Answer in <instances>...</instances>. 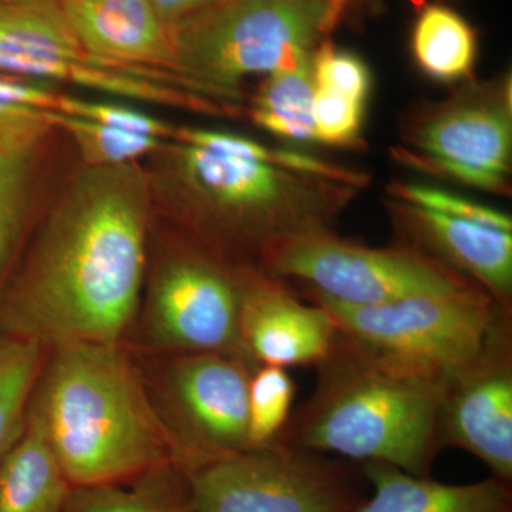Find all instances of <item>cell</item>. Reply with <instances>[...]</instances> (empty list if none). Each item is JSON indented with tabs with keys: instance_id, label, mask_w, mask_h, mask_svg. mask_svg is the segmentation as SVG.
<instances>
[{
	"instance_id": "83f0119b",
	"label": "cell",
	"mask_w": 512,
	"mask_h": 512,
	"mask_svg": "<svg viewBox=\"0 0 512 512\" xmlns=\"http://www.w3.org/2000/svg\"><path fill=\"white\" fill-rule=\"evenodd\" d=\"M396 195L407 205H413V207L439 212L447 217L477 222L485 227L512 232L511 218L504 212L493 210V208L466 200V198L458 197L450 192L424 187V185H399Z\"/></svg>"
},
{
	"instance_id": "8992f818",
	"label": "cell",
	"mask_w": 512,
	"mask_h": 512,
	"mask_svg": "<svg viewBox=\"0 0 512 512\" xmlns=\"http://www.w3.org/2000/svg\"><path fill=\"white\" fill-rule=\"evenodd\" d=\"M330 28L322 0H214L174 25L175 77L184 89L234 99L248 77L312 55Z\"/></svg>"
},
{
	"instance_id": "4dcf8cb0",
	"label": "cell",
	"mask_w": 512,
	"mask_h": 512,
	"mask_svg": "<svg viewBox=\"0 0 512 512\" xmlns=\"http://www.w3.org/2000/svg\"><path fill=\"white\" fill-rule=\"evenodd\" d=\"M60 94L50 92L39 84L25 82L22 77L0 73V101L23 104L43 110H56Z\"/></svg>"
},
{
	"instance_id": "836d02e7",
	"label": "cell",
	"mask_w": 512,
	"mask_h": 512,
	"mask_svg": "<svg viewBox=\"0 0 512 512\" xmlns=\"http://www.w3.org/2000/svg\"><path fill=\"white\" fill-rule=\"evenodd\" d=\"M0 2H10V0H0Z\"/></svg>"
},
{
	"instance_id": "7402d4cb",
	"label": "cell",
	"mask_w": 512,
	"mask_h": 512,
	"mask_svg": "<svg viewBox=\"0 0 512 512\" xmlns=\"http://www.w3.org/2000/svg\"><path fill=\"white\" fill-rule=\"evenodd\" d=\"M167 467V466H165ZM164 467L138 477V483H123L72 488L66 512H195L187 478L183 483Z\"/></svg>"
},
{
	"instance_id": "4fadbf2b",
	"label": "cell",
	"mask_w": 512,
	"mask_h": 512,
	"mask_svg": "<svg viewBox=\"0 0 512 512\" xmlns=\"http://www.w3.org/2000/svg\"><path fill=\"white\" fill-rule=\"evenodd\" d=\"M424 164L483 190H500L510 171V101H456L434 114L416 137Z\"/></svg>"
},
{
	"instance_id": "30bf717a",
	"label": "cell",
	"mask_w": 512,
	"mask_h": 512,
	"mask_svg": "<svg viewBox=\"0 0 512 512\" xmlns=\"http://www.w3.org/2000/svg\"><path fill=\"white\" fill-rule=\"evenodd\" d=\"M241 275L195 252L161 265L146 303L151 345L178 355L222 353L256 366L241 339Z\"/></svg>"
},
{
	"instance_id": "e0dca14e",
	"label": "cell",
	"mask_w": 512,
	"mask_h": 512,
	"mask_svg": "<svg viewBox=\"0 0 512 512\" xmlns=\"http://www.w3.org/2000/svg\"><path fill=\"white\" fill-rule=\"evenodd\" d=\"M362 473L373 494L348 512H512L511 484L495 477L443 484L383 463H363Z\"/></svg>"
},
{
	"instance_id": "f546056e",
	"label": "cell",
	"mask_w": 512,
	"mask_h": 512,
	"mask_svg": "<svg viewBox=\"0 0 512 512\" xmlns=\"http://www.w3.org/2000/svg\"><path fill=\"white\" fill-rule=\"evenodd\" d=\"M173 138L177 143L202 148L221 156L244 158V160L281 167V150H271L264 144L256 143L251 138L237 136V134L204 130V128H175Z\"/></svg>"
},
{
	"instance_id": "1f68e13d",
	"label": "cell",
	"mask_w": 512,
	"mask_h": 512,
	"mask_svg": "<svg viewBox=\"0 0 512 512\" xmlns=\"http://www.w3.org/2000/svg\"><path fill=\"white\" fill-rule=\"evenodd\" d=\"M148 2L165 23L174 26L207 8L214 0H148Z\"/></svg>"
},
{
	"instance_id": "44dd1931",
	"label": "cell",
	"mask_w": 512,
	"mask_h": 512,
	"mask_svg": "<svg viewBox=\"0 0 512 512\" xmlns=\"http://www.w3.org/2000/svg\"><path fill=\"white\" fill-rule=\"evenodd\" d=\"M414 59L427 76L439 82H457L470 76L477 42L466 20L446 6H427L412 36Z\"/></svg>"
},
{
	"instance_id": "9a60e30c",
	"label": "cell",
	"mask_w": 512,
	"mask_h": 512,
	"mask_svg": "<svg viewBox=\"0 0 512 512\" xmlns=\"http://www.w3.org/2000/svg\"><path fill=\"white\" fill-rule=\"evenodd\" d=\"M404 228L434 259L483 288L512 312V232L404 204ZM429 254V256L431 255Z\"/></svg>"
},
{
	"instance_id": "4316f807",
	"label": "cell",
	"mask_w": 512,
	"mask_h": 512,
	"mask_svg": "<svg viewBox=\"0 0 512 512\" xmlns=\"http://www.w3.org/2000/svg\"><path fill=\"white\" fill-rule=\"evenodd\" d=\"M365 104L316 87L313 120L319 143L349 147L357 143L362 130Z\"/></svg>"
},
{
	"instance_id": "484cf974",
	"label": "cell",
	"mask_w": 512,
	"mask_h": 512,
	"mask_svg": "<svg viewBox=\"0 0 512 512\" xmlns=\"http://www.w3.org/2000/svg\"><path fill=\"white\" fill-rule=\"evenodd\" d=\"M313 76L316 87L343 94L366 104L370 92V72L363 60L353 53L335 49L329 43L313 52Z\"/></svg>"
},
{
	"instance_id": "ffe728a7",
	"label": "cell",
	"mask_w": 512,
	"mask_h": 512,
	"mask_svg": "<svg viewBox=\"0 0 512 512\" xmlns=\"http://www.w3.org/2000/svg\"><path fill=\"white\" fill-rule=\"evenodd\" d=\"M43 137L0 134V286L12 271L25 232L37 148Z\"/></svg>"
},
{
	"instance_id": "7a4b0ae2",
	"label": "cell",
	"mask_w": 512,
	"mask_h": 512,
	"mask_svg": "<svg viewBox=\"0 0 512 512\" xmlns=\"http://www.w3.org/2000/svg\"><path fill=\"white\" fill-rule=\"evenodd\" d=\"M53 349L29 404L73 488L124 483L174 461L163 420L119 343Z\"/></svg>"
},
{
	"instance_id": "3957f363",
	"label": "cell",
	"mask_w": 512,
	"mask_h": 512,
	"mask_svg": "<svg viewBox=\"0 0 512 512\" xmlns=\"http://www.w3.org/2000/svg\"><path fill=\"white\" fill-rule=\"evenodd\" d=\"M315 367V390L293 410L278 446L430 477L441 450V384L387 369L339 333L332 352Z\"/></svg>"
},
{
	"instance_id": "603a6c76",
	"label": "cell",
	"mask_w": 512,
	"mask_h": 512,
	"mask_svg": "<svg viewBox=\"0 0 512 512\" xmlns=\"http://www.w3.org/2000/svg\"><path fill=\"white\" fill-rule=\"evenodd\" d=\"M42 365V346L0 333V463L22 430Z\"/></svg>"
},
{
	"instance_id": "9c48e42d",
	"label": "cell",
	"mask_w": 512,
	"mask_h": 512,
	"mask_svg": "<svg viewBox=\"0 0 512 512\" xmlns=\"http://www.w3.org/2000/svg\"><path fill=\"white\" fill-rule=\"evenodd\" d=\"M255 367L237 356L187 353L165 370V429L184 476L251 451L248 386Z\"/></svg>"
},
{
	"instance_id": "d6986e66",
	"label": "cell",
	"mask_w": 512,
	"mask_h": 512,
	"mask_svg": "<svg viewBox=\"0 0 512 512\" xmlns=\"http://www.w3.org/2000/svg\"><path fill=\"white\" fill-rule=\"evenodd\" d=\"M315 90L312 53L266 76L256 93L252 120L274 136L296 143H316Z\"/></svg>"
},
{
	"instance_id": "ba28073f",
	"label": "cell",
	"mask_w": 512,
	"mask_h": 512,
	"mask_svg": "<svg viewBox=\"0 0 512 512\" xmlns=\"http://www.w3.org/2000/svg\"><path fill=\"white\" fill-rule=\"evenodd\" d=\"M195 512H348L362 468L284 446L245 451L185 474Z\"/></svg>"
},
{
	"instance_id": "8fae6325",
	"label": "cell",
	"mask_w": 512,
	"mask_h": 512,
	"mask_svg": "<svg viewBox=\"0 0 512 512\" xmlns=\"http://www.w3.org/2000/svg\"><path fill=\"white\" fill-rule=\"evenodd\" d=\"M440 447H457L512 483V319L441 386Z\"/></svg>"
},
{
	"instance_id": "f1b7e54d",
	"label": "cell",
	"mask_w": 512,
	"mask_h": 512,
	"mask_svg": "<svg viewBox=\"0 0 512 512\" xmlns=\"http://www.w3.org/2000/svg\"><path fill=\"white\" fill-rule=\"evenodd\" d=\"M55 111L83 117V119L121 128V130L161 138V140L165 137H173L175 131V128H171L164 121L148 116L143 111L120 106V104L101 103V101L66 96V94H60Z\"/></svg>"
},
{
	"instance_id": "5b68a950",
	"label": "cell",
	"mask_w": 512,
	"mask_h": 512,
	"mask_svg": "<svg viewBox=\"0 0 512 512\" xmlns=\"http://www.w3.org/2000/svg\"><path fill=\"white\" fill-rule=\"evenodd\" d=\"M171 158L195 222L218 241L254 245L261 254L279 239L326 229L343 201L326 180L274 164L183 143Z\"/></svg>"
},
{
	"instance_id": "cb8c5ba5",
	"label": "cell",
	"mask_w": 512,
	"mask_h": 512,
	"mask_svg": "<svg viewBox=\"0 0 512 512\" xmlns=\"http://www.w3.org/2000/svg\"><path fill=\"white\" fill-rule=\"evenodd\" d=\"M49 121L52 127L69 134L86 167L134 164L163 147L161 138L121 130L59 111H50Z\"/></svg>"
},
{
	"instance_id": "ac0fdd59",
	"label": "cell",
	"mask_w": 512,
	"mask_h": 512,
	"mask_svg": "<svg viewBox=\"0 0 512 512\" xmlns=\"http://www.w3.org/2000/svg\"><path fill=\"white\" fill-rule=\"evenodd\" d=\"M72 488L29 404L18 439L0 463V512H66Z\"/></svg>"
},
{
	"instance_id": "277c9868",
	"label": "cell",
	"mask_w": 512,
	"mask_h": 512,
	"mask_svg": "<svg viewBox=\"0 0 512 512\" xmlns=\"http://www.w3.org/2000/svg\"><path fill=\"white\" fill-rule=\"evenodd\" d=\"M332 316L340 338L373 362L443 386L512 319L480 286L350 306L306 291Z\"/></svg>"
},
{
	"instance_id": "5bb4252c",
	"label": "cell",
	"mask_w": 512,
	"mask_h": 512,
	"mask_svg": "<svg viewBox=\"0 0 512 512\" xmlns=\"http://www.w3.org/2000/svg\"><path fill=\"white\" fill-rule=\"evenodd\" d=\"M241 339L256 366H318L338 329L325 309L305 305L275 279L242 272Z\"/></svg>"
},
{
	"instance_id": "7c38bea8",
	"label": "cell",
	"mask_w": 512,
	"mask_h": 512,
	"mask_svg": "<svg viewBox=\"0 0 512 512\" xmlns=\"http://www.w3.org/2000/svg\"><path fill=\"white\" fill-rule=\"evenodd\" d=\"M62 6L94 66L180 83L174 73V26L148 0H62Z\"/></svg>"
},
{
	"instance_id": "6da1fadb",
	"label": "cell",
	"mask_w": 512,
	"mask_h": 512,
	"mask_svg": "<svg viewBox=\"0 0 512 512\" xmlns=\"http://www.w3.org/2000/svg\"><path fill=\"white\" fill-rule=\"evenodd\" d=\"M150 208L136 163L84 165L0 286V333L42 348L119 343L140 305Z\"/></svg>"
},
{
	"instance_id": "d4e9b609",
	"label": "cell",
	"mask_w": 512,
	"mask_h": 512,
	"mask_svg": "<svg viewBox=\"0 0 512 512\" xmlns=\"http://www.w3.org/2000/svg\"><path fill=\"white\" fill-rule=\"evenodd\" d=\"M295 394L296 384L284 367H255L248 386L249 450L278 446Z\"/></svg>"
},
{
	"instance_id": "2e32d148",
	"label": "cell",
	"mask_w": 512,
	"mask_h": 512,
	"mask_svg": "<svg viewBox=\"0 0 512 512\" xmlns=\"http://www.w3.org/2000/svg\"><path fill=\"white\" fill-rule=\"evenodd\" d=\"M80 64L93 63L67 22L62 0L0 2V73L67 82Z\"/></svg>"
},
{
	"instance_id": "52a82bcc",
	"label": "cell",
	"mask_w": 512,
	"mask_h": 512,
	"mask_svg": "<svg viewBox=\"0 0 512 512\" xmlns=\"http://www.w3.org/2000/svg\"><path fill=\"white\" fill-rule=\"evenodd\" d=\"M261 255L272 275L298 279L306 291L350 306L478 286L420 249L362 247L326 229L279 239Z\"/></svg>"
},
{
	"instance_id": "d6a6232c",
	"label": "cell",
	"mask_w": 512,
	"mask_h": 512,
	"mask_svg": "<svg viewBox=\"0 0 512 512\" xmlns=\"http://www.w3.org/2000/svg\"><path fill=\"white\" fill-rule=\"evenodd\" d=\"M323 5L328 10L330 26H335L338 22L340 13L345 10V6L348 5L349 0H322Z\"/></svg>"
}]
</instances>
